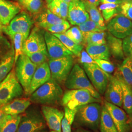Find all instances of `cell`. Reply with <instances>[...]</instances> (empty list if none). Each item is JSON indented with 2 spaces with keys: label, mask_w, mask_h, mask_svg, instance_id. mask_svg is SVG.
Instances as JSON below:
<instances>
[{
  "label": "cell",
  "mask_w": 132,
  "mask_h": 132,
  "mask_svg": "<svg viewBox=\"0 0 132 132\" xmlns=\"http://www.w3.org/2000/svg\"><path fill=\"white\" fill-rule=\"evenodd\" d=\"M63 90L60 84L52 78L30 95L31 102L46 106L61 103Z\"/></svg>",
  "instance_id": "6da1fadb"
},
{
  "label": "cell",
  "mask_w": 132,
  "mask_h": 132,
  "mask_svg": "<svg viewBox=\"0 0 132 132\" xmlns=\"http://www.w3.org/2000/svg\"><path fill=\"white\" fill-rule=\"evenodd\" d=\"M101 111L98 102L83 105L77 108L74 121L78 126L95 131L99 128Z\"/></svg>",
  "instance_id": "7a4b0ae2"
},
{
  "label": "cell",
  "mask_w": 132,
  "mask_h": 132,
  "mask_svg": "<svg viewBox=\"0 0 132 132\" xmlns=\"http://www.w3.org/2000/svg\"><path fill=\"white\" fill-rule=\"evenodd\" d=\"M64 84L69 90H88L95 98L101 99L100 94L95 89L84 69L78 64L73 65Z\"/></svg>",
  "instance_id": "3957f363"
},
{
  "label": "cell",
  "mask_w": 132,
  "mask_h": 132,
  "mask_svg": "<svg viewBox=\"0 0 132 132\" xmlns=\"http://www.w3.org/2000/svg\"><path fill=\"white\" fill-rule=\"evenodd\" d=\"M24 92L12 69L0 83V106L7 104L14 99L21 97Z\"/></svg>",
  "instance_id": "277c9868"
},
{
  "label": "cell",
  "mask_w": 132,
  "mask_h": 132,
  "mask_svg": "<svg viewBox=\"0 0 132 132\" xmlns=\"http://www.w3.org/2000/svg\"><path fill=\"white\" fill-rule=\"evenodd\" d=\"M15 65L16 77L23 88L24 94L28 95L30 83L37 66L24 53L19 56Z\"/></svg>",
  "instance_id": "5b68a950"
},
{
  "label": "cell",
  "mask_w": 132,
  "mask_h": 132,
  "mask_svg": "<svg viewBox=\"0 0 132 132\" xmlns=\"http://www.w3.org/2000/svg\"><path fill=\"white\" fill-rule=\"evenodd\" d=\"M46 123L37 108L28 109L22 115L16 132H37L45 129Z\"/></svg>",
  "instance_id": "8992f818"
},
{
  "label": "cell",
  "mask_w": 132,
  "mask_h": 132,
  "mask_svg": "<svg viewBox=\"0 0 132 132\" xmlns=\"http://www.w3.org/2000/svg\"><path fill=\"white\" fill-rule=\"evenodd\" d=\"M100 102L101 99L95 98L88 90L73 89L65 92L62 98L61 104L64 107L75 109L86 104Z\"/></svg>",
  "instance_id": "52a82bcc"
},
{
  "label": "cell",
  "mask_w": 132,
  "mask_h": 132,
  "mask_svg": "<svg viewBox=\"0 0 132 132\" xmlns=\"http://www.w3.org/2000/svg\"><path fill=\"white\" fill-rule=\"evenodd\" d=\"M82 66L95 89L99 94H104L111 75L101 69L94 61L84 62Z\"/></svg>",
  "instance_id": "ba28073f"
},
{
  "label": "cell",
  "mask_w": 132,
  "mask_h": 132,
  "mask_svg": "<svg viewBox=\"0 0 132 132\" xmlns=\"http://www.w3.org/2000/svg\"><path fill=\"white\" fill-rule=\"evenodd\" d=\"M73 63L72 56L49 59L48 64L52 78L59 84H64L73 66Z\"/></svg>",
  "instance_id": "9c48e42d"
},
{
  "label": "cell",
  "mask_w": 132,
  "mask_h": 132,
  "mask_svg": "<svg viewBox=\"0 0 132 132\" xmlns=\"http://www.w3.org/2000/svg\"><path fill=\"white\" fill-rule=\"evenodd\" d=\"M34 22L28 13L25 11H21L14 17L9 24L3 26V31L10 37L15 34L20 33L27 39Z\"/></svg>",
  "instance_id": "30bf717a"
},
{
  "label": "cell",
  "mask_w": 132,
  "mask_h": 132,
  "mask_svg": "<svg viewBox=\"0 0 132 132\" xmlns=\"http://www.w3.org/2000/svg\"><path fill=\"white\" fill-rule=\"evenodd\" d=\"M106 27L110 33L121 39L132 34V20L121 13L111 19Z\"/></svg>",
  "instance_id": "8fae6325"
},
{
  "label": "cell",
  "mask_w": 132,
  "mask_h": 132,
  "mask_svg": "<svg viewBox=\"0 0 132 132\" xmlns=\"http://www.w3.org/2000/svg\"><path fill=\"white\" fill-rule=\"evenodd\" d=\"M44 29L35 27L24 42L23 52L27 54L40 51H47Z\"/></svg>",
  "instance_id": "7c38bea8"
},
{
  "label": "cell",
  "mask_w": 132,
  "mask_h": 132,
  "mask_svg": "<svg viewBox=\"0 0 132 132\" xmlns=\"http://www.w3.org/2000/svg\"><path fill=\"white\" fill-rule=\"evenodd\" d=\"M104 106L107 110L118 132H130L131 120L124 110L105 101Z\"/></svg>",
  "instance_id": "4fadbf2b"
},
{
  "label": "cell",
  "mask_w": 132,
  "mask_h": 132,
  "mask_svg": "<svg viewBox=\"0 0 132 132\" xmlns=\"http://www.w3.org/2000/svg\"><path fill=\"white\" fill-rule=\"evenodd\" d=\"M44 36L49 59H53L68 56H73V54L52 33L45 30Z\"/></svg>",
  "instance_id": "5bb4252c"
},
{
  "label": "cell",
  "mask_w": 132,
  "mask_h": 132,
  "mask_svg": "<svg viewBox=\"0 0 132 132\" xmlns=\"http://www.w3.org/2000/svg\"><path fill=\"white\" fill-rule=\"evenodd\" d=\"M67 19L73 26H78L90 19L85 5L81 0L71 1L69 5Z\"/></svg>",
  "instance_id": "9a60e30c"
},
{
  "label": "cell",
  "mask_w": 132,
  "mask_h": 132,
  "mask_svg": "<svg viewBox=\"0 0 132 132\" xmlns=\"http://www.w3.org/2000/svg\"><path fill=\"white\" fill-rule=\"evenodd\" d=\"M104 94L106 101L119 107H122V89L116 76H110Z\"/></svg>",
  "instance_id": "2e32d148"
},
{
  "label": "cell",
  "mask_w": 132,
  "mask_h": 132,
  "mask_svg": "<svg viewBox=\"0 0 132 132\" xmlns=\"http://www.w3.org/2000/svg\"><path fill=\"white\" fill-rule=\"evenodd\" d=\"M43 116L51 130L62 132L61 121L64 112L52 106L43 105L41 107Z\"/></svg>",
  "instance_id": "e0dca14e"
},
{
  "label": "cell",
  "mask_w": 132,
  "mask_h": 132,
  "mask_svg": "<svg viewBox=\"0 0 132 132\" xmlns=\"http://www.w3.org/2000/svg\"><path fill=\"white\" fill-rule=\"evenodd\" d=\"M21 6L17 2L0 0V22L3 26H7L21 12Z\"/></svg>",
  "instance_id": "ac0fdd59"
},
{
  "label": "cell",
  "mask_w": 132,
  "mask_h": 132,
  "mask_svg": "<svg viewBox=\"0 0 132 132\" xmlns=\"http://www.w3.org/2000/svg\"><path fill=\"white\" fill-rule=\"evenodd\" d=\"M51 73L47 62L37 66L30 83L28 95L32 94L40 86L50 80Z\"/></svg>",
  "instance_id": "d6986e66"
},
{
  "label": "cell",
  "mask_w": 132,
  "mask_h": 132,
  "mask_svg": "<svg viewBox=\"0 0 132 132\" xmlns=\"http://www.w3.org/2000/svg\"><path fill=\"white\" fill-rule=\"evenodd\" d=\"M31 104L29 97H20L1 106V109L6 115L16 116L24 113Z\"/></svg>",
  "instance_id": "ffe728a7"
},
{
  "label": "cell",
  "mask_w": 132,
  "mask_h": 132,
  "mask_svg": "<svg viewBox=\"0 0 132 132\" xmlns=\"http://www.w3.org/2000/svg\"><path fill=\"white\" fill-rule=\"evenodd\" d=\"M39 13L35 21V24L36 27L44 29H46L50 26L66 21L52 13L48 9L42 10Z\"/></svg>",
  "instance_id": "44dd1931"
},
{
  "label": "cell",
  "mask_w": 132,
  "mask_h": 132,
  "mask_svg": "<svg viewBox=\"0 0 132 132\" xmlns=\"http://www.w3.org/2000/svg\"><path fill=\"white\" fill-rule=\"evenodd\" d=\"M106 44L111 54L117 59H122L124 57L121 39L116 37L109 32H106Z\"/></svg>",
  "instance_id": "7402d4cb"
},
{
  "label": "cell",
  "mask_w": 132,
  "mask_h": 132,
  "mask_svg": "<svg viewBox=\"0 0 132 132\" xmlns=\"http://www.w3.org/2000/svg\"><path fill=\"white\" fill-rule=\"evenodd\" d=\"M121 86L123 92V107L130 120L132 117V89L119 74L116 75Z\"/></svg>",
  "instance_id": "603a6c76"
},
{
  "label": "cell",
  "mask_w": 132,
  "mask_h": 132,
  "mask_svg": "<svg viewBox=\"0 0 132 132\" xmlns=\"http://www.w3.org/2000/svg\"><path fill=\"white\" fill-rule=\"evenodd\" d=\"M14 51L13 45H12L9 52L0 61V83L3 81L12 70L14 65Z\"/></svg>",
  "instance_id": "cb8c5ba5"
},
{
  "label": "cell",
  "mask_w": 132,
  "mask_h": 132,
  "mask_svg": "<svg viewBox=\"0 0 132 132\" xmlns=\"http://www.w3.org/2000/svg\"><path fill=\"white\" fill-rule=\"evenodd\" d=\"M86 50L90 57L94 61L97 59L109 60L111 57L107 44L87 46Z\"/></svg>",
  "instance_id": "d4e9b609"
},
{
  "label": "cell",
  "mask_w": 132,
  "mask_h": 132,
  "mask_svg": "<svg viewBox=\"0 0 132 132\" xmlns=\"http://www.w3.org/2000/svg\"><path fill=\"white\" fill-rule=\"evenodd\" d=\"M47 9L52 13L62 19L66 20L68 19L69 4L62 0H53L47 5Z\"/></svg>",
  "instance_id": "484cf974"
},
{
  "label": "cell",
  "mask_w": 132,
  "mask_h": 132,
  "mask_svg": "<svg viewBox=\"0 0 132 132\" xmlns=\"http://www.w3.org/2000/svg\"><path fill=\"white\" fill-rule=\"evenodd\" d=\"M22 115H6L0 124V132H16Z\"/></svg>",
  "instance_id": "4316f807"
},
{
  "label": "cell",
  "mask_w": 132,
  "mask_h": 132,
  "mask_svg": "<svg viewBox=\"0 0 132 132\" xmlns=\"http://www.w3.org/2000/svg\"><path fill=\"white\" fill-rule=\"evenodd\" d=\"M99 128L100 132H118L110 114L104 105L102 106Z\"/></svg>",
  "instance_id": "83f0119b"
},
{
  "label": "cell",
  "mask_w": 132,
  "mask_h": 132,
  "mask_svg": "<svg viewBox=\"0 0 132 132\" xmlns=\"http://www.w3.org/2000/svg\"><path fill=\"white\" fill-rule=\"evenodd\" d=\"M101 12L104 21L108 22L113 17L120 13V5L114 4H103L99 6V9Z\"/></svg>",
  "instance_id": "f1b7e54d"
},
{
  "label": "cell",
  "mask_w": 132,
  "mask_h": 132,
  "mask_svg": "<svg viewBox=\"0 0 132 132\" xmlns=\"http://www.w3.org/2000/svg\"><path fill=\"white\" fill-rule=\"evenodd\" d=\"M119 74L125 82L132 89V59L131 57H127L119 66Z\"/></svg>",
  "instance_id": "f546056e"
},
{
  "label": "cell",
  "mask_w": 132,
  "mask_h": 132,
  "mask_svg": "<svg viewBox=\"0 0 132 132\" xmlns=\"http://www.w3.org/2000/svg\"><path fill=\"white\" fill-rule=\"evenodd\" d=\"M54 36L58 38L65 47L71 52L73 54L79 56L82 52L83 46L82 45L77 44L69 37L64 33H52Z\"/></svg>",
  "instance_id": "4dcf8cb0"
},
{
  "label": "cell",
  "mask_w": 132,
  "mask_h": 132,
  "mask_svg": "<svg viewBox=\"0 0 132 132\" xmlns=\"http://www.w3.org/2000/svg\"><path fill=\"white\" fill-rule=\"evenodd\" d=\"M83 43L87 46L106 44L105 31L90 32L83 35Z\"/></svg>",
  "instance_id": "1f68e13d"
},
{
  "label": "cell",
  "mask_w": 132,
  "mask_h": 132,
  "mask_svg": "<svg viewBox=\"0 0 132 132\" xmlns=\"http://www.w3.org/2000/svg\"><path fill=\"white\" fill-rule=\"evenodd\" d=\"M64 116L61 121L62 132H71V125L76 116L77 108L70 109L64 107Z\"/></svg>",
  "instance_id": "d6a6232c"
},
{
  "label": "cell",
  "mask_w": 132,
  "mask_h": 132,
  "mask_svg": "<svg viewBox=\"0 0 132 132\" xmlns=\"http://www.w3.org/2000/svg\"><path fill=\"white\" fill-rule=\"evenodd\" d=\"M84 5L86 10L89 15L90 20L98 24L100 27L107 28L102 14L97 6L87 4H84Z\"/></svg>",
  "instance_id": "836d02e7"
},
{
  "label": "cell",
  "mask_w": 132,
  "mask_h": 132,
  "mask_svg": "<svg viewBox=\"0 0 132 132\" xmlns=\"http://www.w3.org/2000/svg\"><path fill=\"white\" fill-rule=\"evenodd\" d=\"M78 27L82 33L83 35L90 32L105 31L107 29V28L100 27L90 19L80 24L78 26Z\"/></svg>",
  "instance_id": "e575fe53"
},
{
  "label": "cell",
  "mask_w": 132,
  "mask_h": 132,
  "mask_svg": "<svg viewBox=\"0 0 132 132\" xmlns=\"http://www.w3.org/2000/svg\"><path fill=\"white\" fill-rule=\"evenodd\" d=\"M10 38L12 39L15 51L14 63L15 64L19 56L23 53V48L26 38H25V37L22 34L16 33L12 36Z\"/></svg>",
  "instance_id": "d590c367"
},
{
  "label": "cell",
  "mask_w": 132,
  "mask_h": 132,
  "mask_svg": "<svg viewBox=\"0 0 132 132\" xmlns=\"http://www.w3.org/2000/svg\"><path fill=\"white\" fill-rule=\"evenodd\" d=\"M29 59L37 67L47 62L49 59L47 51H40L26 54Z\"/></svg>",
  "instance_id": "8d00e7d4"
},
{
  "label": "cell",
  "mask_w": 132,
  "mask_h": 132,
  "mask_svg": "<svg viewBox=\"0 0 132 132\" xmlns=\"http://www.w3.org/2000/svg\"><path fill=\"white\" fill-rule=\"evenodd\" d=\"M64 34L77 44L82 45L83 43V35L78 27L75 26L69 28Z\"/></svg>",
  "instance_id": "74e56055"
},
{
  "label": "cell",
  "mask_w": 132,
  "mask_h": 132,
  "mask_svg": "<svg viewBox=\"0 0 132 132\" xmlns=\"http://www.w3.org/2000/svg\"><path fill=\"white\" fill-rule=\"evenodd\" d=\"M21 6L32 14H38L42 10L43 2V0H30Z\"/></svg>",
  "instance_id": "f35d334b"
},
{
  "label": "cell",
  "mask_w": 132,
  "mask_h": 132,
  "mask_svg": "<svg viewBox=\"0 0 132 132\" xmlns=\"http://www.w3.org/2000/svg\"><path fill=\"white\" fill-rule=\"evenodd\" d=\"M70 27V24L66 20L64 22L50 26L45 30L51 33H64Z\"/></svg>",
  "instance_id": "ab89813d"
},
{
  "label": "cell",
  "mask_w": 132,
  "mask_h": 132,
  "mask_svg": "<svg viewBox=\"0 0 132 132\" xmlns=\"http://www.w3.org/2000/svg\"><path fill=\"white\" fill-rule=\"evenodd\" d=\"M12 46L9 40L4 36L0 35V61L9 52Z\"/></svg>",
  "instance_id": "60d3db41"
},
{
  "label": "cell",
  "mask_w": 132,
  "mask_h": 132,
  "mask_svg": "<svg viewBox=\"0 0 132 132\" xmlns=\"http://www.w3.org/2000/svg\"><path fill=\"white\" fill-rule=\"evenodd\" d=\"M94 62L105 72L111 74L114 70V66L108 60L103 59H97L94 60Z\"/></svg>",
  "instance_id": "b9f144b4"
},
{
  "label": "cell",
  "mask_w": 132,
  "mask_h": 132,
  "mask_svg": "<svg viewBox=\"0 0 132 132\" xmlns=\"http://www.w3.org/2000/svg\"><path fill=\"white\" fill-rule=\"evenodd\" d=\"M123 50L124 54L127 57L132 56V34L123 39Z\"/></svg>",
  "instance_id": "7bdbcfd3"
},
{
  "label": "cell",
  "mask_w": 132,
  "mask_h": 132,
  "mask_svg": "<svg viewBox=\"0 0 132 132\" xmlns=\"http://www.w3.org/2000/svg\"><path fill=\"white\" fill-rule=\"evenodd\" d=\"M120 13L131 20H132V1L123 2L120 5Z\"/></svg>",
  "instance_id": "ee69618b"
},
{
  "label": "cell",
  "mask_w": 132,
  "mask_h": 132,
  "mask_svg": "<svg viewBox=\"0 0 132 132\" xmlns=\"http://www.w3.org/2000/svg\"><path fill=\"white\" fill-rule=\"evenodd\" d=\"M100 3L103 4H114L121 5L123 3L122 0H100Z\"/></svg>",
  "instance_id": "f6af8a7d"
},
{
  "label": "cell",
  "mask_w": 132,
  "mask_h": 132,
  "mask_svg": "<svg viewBox=\"0 0 132 132\" xmlns=\"http://www.w3.org/2000/svg\"><path fill=\"white\" fill-rule=\"evenodd\" d=\"M84 4L93 5L97 6L100 4V0H81Z\"/></svg>",
  "instance_id": "bcb514c9"
},
{
  "label": "cell",
  "mask_w": 132,
  "mask_h": 132,
  "mask_svg": "<svg viewBox=\"0 0 132 132\" xmlns=\"http://www.w3.org/2000/svg\"><path fill=\"white\" fill-rule=\"evenodd\" d=\"M6 115V114H5L4 113V112L2 110V109H1V107H0V124L3 121Z\"/></svg>",
  "instance_id": "7dc6e473"
},
{
  "label": "cell",
  "mask_w": 132,
  "mask_h": 132,
  "mask_svg": "<svg viewBox=\"0 0 132 132\" xmlns=\"http://www.w3.org/2000/svg\"><path fill=\"white\" fill-rule=\"evenodd\" d=\"M29 1H30V0H18L17 2L19 3L20 5H21V6L22 5H23L25 3L28 2Z\"/></svg>",
  "instance_id": "c3c4849f"
},
{
  "label": "cell",
  "mask_w": 132,
  "mask_h": 132,
  "mask_svg": "<svg viewBox=\"0 0 132 132\" xmlns=\"http://www.w3.org/2000/svg\"><path fill=\"white\" fill-rule=\"evenodd\" d=\"M77 132H94L92 131H90V130H88L86 129H79L78 130H77Z\"/></svg>",
  "instance_id": "681fc988"
},
{
  "label": "cell",
  "mask_w": 132,
  "mask_h": 132,
  "mask_svg": "<svg viewBox=\"0 0 132 132\" xmlns=\"http://www.w3.org/2000/svg\"><path fill=\"white\" fill-rule=\"evenodd\" d=\"M3 25L0 22V35H1L2 33L3 32Z\"/></svg>",
  "instance_id": "f907efd6"
},
{
  "label": "cell",
  "mask_w": 132,
  "mask_h": 132,
  "mask_svg": "<svg viewBox=\"0 0 132 132\" xmlns=\"http://www.w3.org/2000/svg\"><path fill=\"white\" fill-rule=\"evenodd\" d=\"M62 1H63V2H65V3H67L68 4H69H69H70V3H71L72 0H62Z\"/></svg>",
  "instance_id": "816d5d0a"
},
{
  "label": "cell",
  "mask_w": 132,
  "mask_h": 132,
  "mask_svg": "<svg viewBox=\"0 0 132 132\" xmlns=\"http://www.w3.org/2000/svg\"><path fill=\"white\" fill-rule=\"evenodd\" d=\"M52 1H53V0H45V1L46 2V3H47V5L49 4H50V3L52 2Z\"/></svg>",
  "instance_id": "f5cc1de1"
},
{
  "label": "cell",
  "mask_w": 132,
  "mask_h": 132,
  "mask_svg": "<svg viewBox=\"0 0 132 132\" xmlns=\"http://www.w3.org/2000/svg\"><path fill=\"white\" fill-rule=\"evenodd\" d=\"M47 132V130H46L45 129H44V130H41V131H38V132Z\"/></svg>",
  "instance_id": "db71d44e"
},
{
  "label": "cell",
  "mask_w": 132,
  "mask_h": 132,
  "mask_svg": "<svg viewBox=\"0 0 132 132\" xmlns=\"http://www.w3.org/2000/svg\"><path fill=\"white\" fill-rule=\"evenodd\" d=\"M123 2H131L132 0H122Z\"/></svg>",
  "instance_id": "11a10c76"
},
{
  "label": "cell",
  "mask_w": 132,
  "mask_h": 132,
  "mask_svg": "<svg viewBox=\"0 0 132 132\" xmlns=\"http://www.w3.org/2000/svg\"><path fill=\"white\" fill-rule=\"evenodd\" d=\"M131 129H132V117L131 119Z\"/></svg>",
  "instance_id": "9f6ffc18"
},
{
  "label": "cell",
  "mask_w": 132,
  "mask_h": 132,
  "mask_svg": "<svg viewBox=\"0 0 132 132\" xmlns=\"http://www.w3.org/2000/svg\"><path fill=\"white\" fill-rule=\"evenodd\" d=\"M51 132H57V131H52V130H51Z\"/></svg>",
  "instance_id": "6f0895ef"
},
{
  "label": "cell",
  "mask_w": 132,
  "mask_h": 132,
  "mask_svg": "<svg viewBox=\"0 0 132 132\" xmlns=\"http://www.w3.org/2000/svg\"><path fill=\"white\" fill-rule=\"evenodd\" d=\"M10 1H15V2H17L18 0H10Z\"/></svg>",
  "instance_id": "680465c9"
},
{
  "label": "cell",
  "mask_w": 132,
  "mask_h": 132,
  "mask_svg": "<svg viewBox=\"0 0 132 132\" xmlns=\"http://www.w3.org/2000/svg\"><path fill=\"white\" fill-rule=\"evenodd\" d=\"M131 58H132V56H131Z\"/></svg>",
  "instance_id": "91938a15"
},
{
  "label": "cell",
  "mask_w": 132,
  "mask_h": 132,
  "mask_svg": "<svg viewBox=\"0 0 132 132\" xmlns=\"http://www.w3.org/2000/svg\"><path fill=\"white\" fill-rule=\"evenodd\" d=\"M0 107H1V106H0Z\"/></svg>",
  "instance_id": "94428289"
}]
</instances>
